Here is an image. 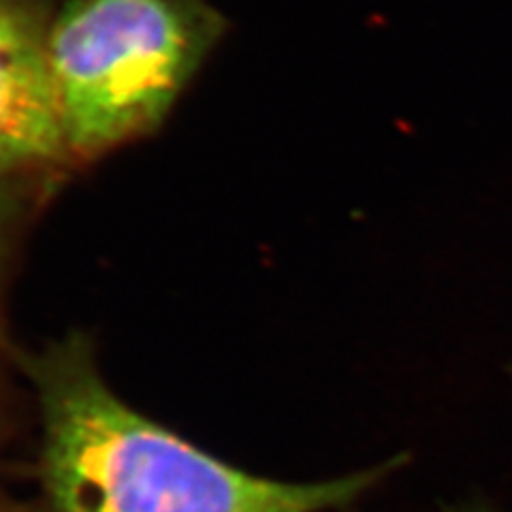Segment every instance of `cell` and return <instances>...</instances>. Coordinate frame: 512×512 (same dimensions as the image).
I'll return each mask as SVG.
<instances>
[{
    "mask_svg": "<svg viewBox=\"0 0 512 512\" xmlns=\"http://www.w3.org/2000/svg\"><path fill=\"white\" fill-rule=\"evenodd\" d=\"M41 416L37 474L52 512H327L393 463L327 483L248 474L126 406L79 333L18 357Z\"/></svg>",
    "mask_w": 512,
    "mask_h": 512,
    "instance_id": "1",
    "label": "cell"
},
{
    "mask_svg": "<svg viewBox=\"0 0 512 512\" xmlns=\"http://www.w3.org/2000/svg\"><path fill=\"white\" fill-rule=\"evenodd\" d=\"M224 30L210 0H58L47 56L75 165L158 131Z\"/></svg>",
    "mask_w": 512,
    "mask_h": 512,
    "instance_id": "2",
    "label": "cell"
},
{
    "mask_svg": "<svg viewBox=\"0 0 512 512\" xmlns=\"http://www.w3.org/2000/svg\"><path fill=\"white\" fill-rule=\"evenodd\" d=\"M58 0H22L0 11V190L41 186L75 167L47 56Z\"/></svg>",
    "mask_w": 512,
    "mask_h": 512,
    "instance_id": "3",
    "label": "cell"
},
{
    "mask_svg": "<svg viewBox=\"0 0 512 512\" xmlns=\"http://www.w3.org/2000/svg\"><path fill=\"white\" fill-rule=\"evenodd\" d=\"M0 427H3V425H0ZM0 512H37V510H32V508L24 506L22 502L11 498V495L5 491L3 483H0Z\"/></svg>",
    "mask_w": 512,
    "mask_h": 512,
    "instance_id": "4",
    "label": "cell"
},
{
    "mask_svg": "<svg viewBox=\"0 0 512 512\" xmlns=\"http://www.w3.org/2000/svg\"><path fill=\"white\" fill-rule=\"evenodd\" d=\"M15 3H22V0H0V11L11 7V5H15Z\"/></svg>",
    "mask_w": 512,
    "mask_h": 512,
    "instance_id": "5",
    "label": "cell"
}]
</instances>
